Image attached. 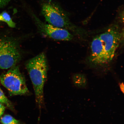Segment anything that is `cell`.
I'll return each mask as SVG.
<instances>
[{"label":"cell","mask_w":124,"mask_h":124,"mask_svg":"<svg viewBox=\"0 0 124 124\" xmlns=\"http://www.w3.org/2000/svg\"><path fill=\"white\" fill-rule=\"evenodd\" d=\"M41 12L49 24L69 30L74 35L81 38H84L87 36V32L71 22L67 12L59 5L51 0L43 3Z\"/></svg>","instance_id":"cell-1"},{"label":"cell","mask_w":124,"mask_h":124,"mask_svg":"<svg viewBox=\"0 0 124 124\" xmlns=\"http://www.w3.org/2000/svg\"><path fill=\"white\" fill-rule=\"evenodd\" d=\"M33 86L36 100L39 108L43 102V88L47 77L48 66L43 53L29 60L26 65Z\"/></svg>","instance_id":"cell-2"},{"label":"cell","mask_w":124,"mask_h":124,"mask_svg":"<svg viewBox=\"0 0 124 124\" xmlns=\"http://www.w3.org/2000/svg\"><path fill=\"white\" fill-rule=\"evenodd\" d=\"M103 43L104 65L112 61L122 39V32L116 23L110 26L104 32L99 35Z\"/></svg>","instance_id":"cell-3"},{"label":"cell","mask_w":124,"mask_h":124,"mask_svg":"<svg viewBox=\"0 0 124 124\" xmlns=\"http://www.w3.org/2000/svg\"><path fill=\"white\" fill-rule=\"evenodd\" d=\"M0 77V81L9 93L14 95H22L28 92L24 77L19 67L15 65Z\"/></svg>","instance_id":"cell-4"},{"label":"cell","mask_w":124,"mask_h":124,"mask_svg":"<svg viewBox=\"0 0 124 124\" xmlns=\"http://www.w3.org/2000/svg\"><path fill=\"white\" fill-rule=\"evenodd\" d=\"M17 43L10 38L0 39V69H7L16 65L21 59Z\"/></svg>","instance_id":"cell-5"},{"label":"cell","mask_w":124,"mask_h":124,"mask_svg":"<svg viewBox=\"0 0 124 124\" xmlns=\"http://www.w3.org/2000/svg\"><path fill=\"white\" fill-rule=\"evenodd\" d=\"M34 18L40 31L46 36L53 39L62 41H71L73 38V35L66 29L43 23L35 15H34Z\"/></svg>","instance_id":"cell-6"},{"label":"cell","mask_w":124,"mask_h":124,"mask_svg":"<svg viewBox=\"0 0 124 124\" xmlns=\"http://www.w3.org/2000/svg\"><path fill=\"white\" fill-rule=\"evenodd\" d=\"M91 49V53L88 58L90 64L94 66L104 65L103 44L99 35L93 39Z\"/></svg>","instance_id":"cell-7"},{"label":"cell","mask_w":124,"mask_h":124,"mask_svg":"<svg viewBox=\"0 0 124 124\" xmlns=\"http://www.w3.org/2000/svg\"><path fill=\"white\" fill-rule=\"evenodd\" d=\"M73 85L74 87L79 89H86L88 87L87 78L85 74L76 73L73 75L72 78Z\"/></svg>","instance_id":"cell-8"},{"label":"cell","mask_w":124,"mask_h":124,"mask_svg":"<svg viewBox=\"0 0 124 124\" xmlns=\"http://www.w3.org/2000/svg\"><path fill=\"white\" fill-rule=\"evenodd\" d=\"M0 22L6 23L11 28H14L16 27V24L11 17L10 15L5 11L0 14Z\"/></svg>","instance_id":"cell-9"},{"label":"cell","mask_w":124,"mask_h":124,"mask_svg":"<svg viewBox=\"0 0 124 124\" xmlns=\"http://www.w3.org/2000/svg\"><path fill=\"white\" fill-rule=\"evenodd\" d=\"M2 124H21V122L9 115H6L0 118Z\"/></svg>","instance_id":"cell-10"},{"label":"cell","mask_w":124,"mask_h":124,"mask_svg":"<svg viewBox=\"0 0 124 124\" xmlns=\"http://www.w3.org/2000/svg\"><path fill=\"white\" fill-rule=\"evenodd\" d=\"M0 103L7 107L10 109L14 110L13 105L11 102L9 100L4 93L3 92L0 87Z\"/></svg>","instance_id":"cell-11"},{"label":"cell","mask_w":124,"mask_h":124,"mask_svg":"<svg viewBox=\"0 0 124 124\" xmlns=\"http://www.w3.org/2000/svg\"><path fill=\"white\" fill-rule=\"evenodd\" d=\"M11 0H0V9L5 7Z\"/></svg>","instance_id":"cell-12"},{"label":"cell","mask_w":124,"mask_h":124,"mask_svg":"<svg viewBox=\"0 0 124 124\" xmlns=\"http://www.w3.org/2000/svg\"><path fill=\"white\" fill-rule=\"evenodd\" d=\"M6 109L5 106L2 104L0 103V119L2 117Z\"/></svg>","instance_id":"cell-13"},{"label":"cell","mask_w":124,"mask_h":124,"mask_svg":"<svg viewBox=\"0 0 124 124\" xmlns=\"http://www.w3.org/2000/svg\"><path fill=\"white\" fill-rule=\"evenodd\" d=\"M119 87L121 91L123 93H124V84L123 83H121L119 84Z\"/></svg>","instance_id":"cell-14"}]
</instances>
